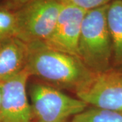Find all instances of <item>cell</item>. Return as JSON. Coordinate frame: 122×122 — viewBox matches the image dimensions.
Segmentation results:
<instances>
[{"label": "cell", "mask_w": 122, "mask_h": 122, "mask_svg": "<svg viewBox=\"0 0 122 122\" xmlns=\"http://www.w3.org/2000/svg\"><path fill=\"white\" fill-rule=\"evenodd\" d=\"M62 6L56 0H34L16 10V37L27 44L46 41L54 29Z\"/></svg>", "instance_id": "cell-4"}, {"label": "cell", "mask_w": 122, "mask_h": 122, "mask_svg": "<svg viewBox=\"0 0 122 122\" xmlns=\"http://www.w3.org/2000/svg\"><path fill=\"white\" fill-rule=\"evenodd\" d=\"M34 0H2L1 4L12 10H17L23 5Z\"/></svg>", "instance_id": "cell-13"}, {"label": "cell", "mask_w": 122, "mask_h": 122, "mask_svg": "<svg viewBox=\"0 0 122 122\" xmlns=\"http://www.w3.org/2000/svg\"><path fill=\"white\" fill-rule=\"evenodd\" d=\"M69 122H122V113L92 107L75 115Z\"/></svg>", "instance_id": "cell-10"}, {"label": "cell", "mask_w": 122, "mask_h": 122, "mask_svg": "<svg viewBox=\"0 0 122 122\" xmlns=\"http://www.w3.org/2000/svg\"><path fill=\"white\" fill-rule=\"evenodd\" d=\"M107 21L112 41L113 60L116 65H122V0L109 3Z\"/></svg>", "instance_id": "cell-9"}, {"label": "cell", "mask_w": 122, "mask_h": 122, "mask_svg": "<svg viewBox=\"0 0 122 122\" xmlns=\"http://www.w3.org/2000/svg\"><path fill=\"white\" fill-rule=\"evenodd\" d=\"M28 50V44L16 37L0 41V82L25 69Z\"/></svg>", "instance_id": "cell-8"}, {"label": "cell", "mask_w": 122, "mask_h": 122, "mask_svg": "<svg viewBox=\"0 0 122 122\" xmlns=\"http://www.w3.org/2000/svg\"><path fill=\"white\" fill-rule=\"evenodd\" d=\"M17 35L16 11L0 4V41Z\"/></svg>", "instance_id": "cell-11"}, {"label": "cell", "mask_w": 122, "mask_h": 122, "mask_svg": "<svg viewBox=\"0 0 122 122\" xmlns=\"http://www.w3.org/2000/svg\"><path fill=\"white\" fill-rule=\"evenodd\" d=\"M75 92L87 105L122 113V71L92 73Z\"/></svg>", "instance_id": "cell-5"}, {"label": "cell", "mask_w": 122, "mask_h": 122, "mask_svg": "<svg viewBox=\"0 0 122 122\" xmlns=\"http://www.w3.org/2000/svg\"><path fill=\"white\" fill-rule=\"evenodd\" d=\"M25 69L30 76H37L58 87L75 90L92 72L78 57L50 48L44 42L28 44Z\"/></svg>", "instance_id": "cell-1"}, {"label": "cell", "mask_w": 122, "mask_h": 122, "mask_svg": "<svg viewBox=\"0 0 122 122\" xmlns=\"http://www.w3.org/2000/svg\"><path fill=\"white\" fill-rule=\"evenodd\" d=\"M62 5H73L85 11L98 8L108 5L111 0H56Z\"/></svg>", "instance_id": "cell-12"}, {"label": "cell", "mask_w": 122, "mask_h": 122, "mask_svg": "<svg viewBox=\"0 0 122 122\" xmlns=\"http://www.w3.org/2000/svg\"><path fill=\"white\" fill-rule=\"evenodd\" d=\"M87 11L63 5L52 35L44 43L50 48L78 57V44L83 17Z\"/></svg>", "instance_id": "cell-7"}, {"label": "cell", "mask_w": 122, "mask_h": 122, "mask_svg": "<svg viewBox=\"0 0 122 122\" xmlns=\"http://www.w3.org/2000/svg\"><path fill=\"white\" fill-rule=\"evenodd\" d=\"M33 122H69L88 105L83 100L43 83H34L29 90Z\"/></svg>", "instance_id": "cell-3"}, {"label": "cell", "mask_w": 122, "mask_h": 122, "mask_svg": "<svg viewBox=\"0 0 122 122\" xmlns=\"http://www.w3.org/2000/svg\"><path fill=\"white\" fill-rule=\"evenodd\" d=\"M1 97H2V82H0V105L1 102Z\"/></svg>", "instance_id": "cell-14"}, {"label": "cell", "mask_w": 122, "mask_h": 122, "mask_svg": "<svg viewBox=\"0 0 122 122\" xmlns=\"http://www.w3.org/2000/svg\"><path fill=\"white\" fill-rule=\"evenodd\" d=\"M30 75L26 69L2 82L0 122H33L32 110L26 94Z\"/></svg>", "instance_id": "cell-6"}, {"label": "cell", "mask_w": 122, "mask_h": 122, "mask_svg": "<svg viewBox=\"0 0 122 122\" xmlns=\"http://www.w3.org/2000/svg\"><path fill=\"white\" fill-rule=\"evenodd\" d=\"M108 5L87 11L82 21L78 58L92 73L110 69L113 59L112 41L107 21Z\"/></svg>", "instance_id": "cell-2"}]
</instances>
